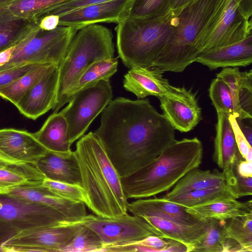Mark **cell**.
Returning a JSON list of instances; mask_svg holds the SVG:
<instances>
[{"instance_id":"9c48e42d","label":"cell","mask_w":252,"mask_h":252,"mask_svg":"<svg viewBox=\"0 0 252 252\" xmlns=\"http://www.w3.org/2000/svg\"><path fill=\"white\" fill-rule=\"evenodd\" d=\"M82 226L76 222L21 230L1 243L0 252H60Z\"/></svg>"},{"instance_id":"83f0119b","label":"cell","mask_w":252,"mask_h":252,"mask_svg":"<svg viewBox=\"0 0 252 252\" xmlns=\"http://www.w3.org/2000/svg\"><path fill=\"white\" fill-rule=\"evenodd\" d=\"M228 87L234 99L252 116V71L241 72L238 67H225L216 75Z\"/></svg>"},{"instance_id":"f35d334b","label":"cell","mask_w":252,"mask_h":252,"mask_svg":"<svg viewBox=\"0 0 252 252\" xmlns=\"http://www.w3.org/2000/svg\"><path fill=\"white\" fill-rule=\"evenodd\" d=\"M49 191L68 200L87 202L82 187L80 186L55 181L45 178L41 185Z\"/></svg>"},{"instance_id":"74e56055","label":"cell","mask_w":252,"mask_h":252,"mask_svg":"<svg viewBox=\"0 0 252 252\" xmlns=\"http://www.w3.org/2000/svg\"><path fill=\"white\" fill-rule=\"evenodd\" d=\"M103 248V244L99 236L92 229L83 225L60 252H101Z\"/></svg>"},{"instance_id":"4dcf8cb0","label":"cell","mask_w":252,"mask_h":252,"mask_svg":"<svg viewBox=\"0 0 252 252\" xmlns=\"http://www.w3.org/2000/svg\"><path fill=\"white\" fill-rule=\"evenodd\" d=\"M72 0H12L1 11L29 22L38 23L56 6ZM1 12V11H0Z\"/></svg>"},{"instance_id":"8d00e7d4","label":"cell","mask_w":252,"mask_h":252,"mask_svg":"<svg viewBox=\"0 0 252 252\" xmlns=\"http://www.w3.org/2000/svg\"><path fill=\"white\" fill-rule=\"evenodd\" d=\"M223 228L226 238L236 241L245 252H252V214L228 219Z\"/></svg>"},{"instance_id":"4fadbf2b","label":"cell","mask_w":252,"mask_h":252,"mask_svg":"<svg viewBox=\"0 0 252 252\" xmlns=\"http://www.w3.org/2000/svg\"><path fill=\"white\" fill-rule=\"evenodd\" d=\"M196 95L191 89L172 86L167 94L158 98L162 114L174 129L189 132L202 120Z\"/></svg>"},{"instance_id":"4316f807","label":"cell","mask_w":252,"mask_h":252,"mask_svg":"<svg viewBox=\"0 0 252 252\" xmlns=\"http://www.w3.org/2000/svg\"><path fill=\"white\" fill-rule=\"evenodd\" d=\"M40 29L37 23L18 19L0 12V53L37 35Z\"/></svg>"},{"instance_id":"5bb4252c","label":"cell","mask_w":252,"mask_h":252,"mask_svg":"<svg viewBox=\"0 0 252 252\" xmlns=\"http://www.w3.org/2000/svg\"><path fill=\"white\" fill-rule=\"evenodd\" d=\"M252 19H248L243 14L234 0H228L201 52L240 41L252 34Z\"/></svg>"},{"instance_id":"d590c367","label":"cell","mask_w":252,"mask_h":252,"mask_svg":"<svg viewBox=\"0 0 252 252\" xmlns=\"http://www.w3.org/2000/svg\"><path fill=\"white\" fill-rule=\"evenodd\" d=\"M206 220V234L192 246L189 252H223L227 239L225 237L223 228L225 220L213 218H207Z\"/></svg>"},{"instance_id":"60d3db41","label":"cell","mask_w":252,"mask_h":252,"mask_svg":"<svg viewBox=\"0 0 252 252\" xmlns=\"http://www.w3.org/2000/svg\"><path fill=\"white\" fill-rule=\"evenodd\" d=\"M108 0H72L56 6L48 14H55L60 16L67 12L88 5Z\"/></svg>"},{"instance_id":"9a60e30c","label":"cell","mask_w":252,"mask_h":252,"mask_svg":"<svg viewBox=\"0 0 252 252\" xmlns=\"http://www.w3.org/2000/svg\"><path fill=\"white\" fill-rule=\"evenodd\" d=\"M58 81L59 67L55 65L27 92L15 106L26 117L37 119L55 107Z\"/></svg>"},{"instance_id":"ab89813d","label":"cell","mask_w":252,"mask_h":252,"mask_svg":"<svg viewBox=\"0 0 252 252\" xmlns=\"http://www.w3.org/2000/svg\"><path fill=\"white\" fill-rule=\"evenodd\" d=\"M234 181L230 190L235 198L251 195L252 194V177H245L239 175L234 168Z\"/></svg>"},{"instance_id":"6da1fadb","label":"cell","mask_w":252,"mask_h":252,"mask_svg":"<svg viewBox=\"0 0 252 252\" xmlns=\"http://www.w3.org/2000/svg\"><path fill=\"white\" fill-rule=\"evenodd\" d=\"M174 130L148 99L120 97L104 109L94 132L122 178L151 162L174 142Z\"/></svg>"},{"instance_id":"1f68e13d","label":"cell","mask_w":252,"mask_h":252,"mask_svg":"<svg viewBox=\"0 0 252 252\" xmlns=\"http://www.w3.org/2000/svg\"><path fill=\"white\" fill-rule=\"evenodd\" d=\"M55 65L49 63L38 65L13 82L0 87V96L15 106L27 92Z\"/></svg>"},{"instance_id":"7dc6e473","label":"cell","mask_w":252,"mask_h":252,"mask_svg":"<svg viewBox=\"0 0 252 252\" xmlns=\"http://www.w3.org/2000/svg\"><path fill=\"white\" fill-rule=\"evenodd\" d=\"M237 120V119H236ZM243 120H237L238 125L244 134L245 138L250 145H252V127L243 124Z\"/></svg>"},{"instance_id":"bcb514c9","label":"cell","mask_w":252,"mask_h":252,"mask_svg":"<svg viewBox=\"0 0 252 252\" xmlns=\"http://www.w3.org/2000/svg\"><path fill=\"white\" fill-rule=\"evenodd\" d=\"M237 3L243 14L248 19L251 18L252 14V0H234Z\"/></svg>"},{"instance_id":"484cf974","label":"cell","mask_w":252,"mask_h":252,"mask_svg":"<svg viewBox=\"0 0 252 252\" xmlns=\"http://www.w3.org/2000/svg\"><path fill=\"white\" fill-rule=\"evenodd\" d=\"M186 211L199 220L213 218L226 220L252 214V201L240 202L236 199H221L190 208Z\"/></svg>"},{"instance_id":"30bf717a","label":"cell","mask_w":252,"mask_h":252,"mask_svg":"<svg viewBox=\"0 0 252 252\" xmlns=\"http://www.w3.org/2000/svg\"><path fill=\"white\" fill-rule=\"evenodd\" d=\"M78 222L94 231L101 239L103 247L138 241L151 235L163 238L160 231L143 218L128 214L116 218L87 215Z\"/></svg>"},{"instance_id":"c3c4849f","label":"cell","mask_w":252,"mask_h":252,"mask_svg":"<svg viewBox=\"0 0 252 252\" xmlns=\"http://www.w3.org/2000/svg\"><path fill=\"white\" fill-rule=\"evenodd\" d=\"M191 0H173L170 9H180L190 2Z\"/></svg>"},{"instance_id":"52a82bcc","label":"cell","mask_w":252,"mask_h":252,"mask_svg":"<svg viewBox=\"0 0 252 252\" xmlns=\"http://www.w3.org/2000/svg\"><path fill=\"white\" fill-rule=\"evenodd\" d=\"M78 31L59 26L50 31L40 30L33 37L12 47L8 61L0 66V71L27 64L49 63L59 66Z\"/></svg>"},{"instance_id":"8992f818","label":"cell","mask_w":252,"mask_h":252,"mask_svg":"<svg viewBox=\"0 0 252 252\" xmlns=\"http://www.w3.org/2000/svg\"><path fill=\"white\" fill-rule=\"evenodd\" d=\"M114 44L111 31L106 27L94 24L78 31L67 54L59 67V81L54 113L62 108L65 93L80 75L93 63L112 58Z\"/></svg>"},{"instance_id":"603a6c76","label":"cell","mask_w":252,"mask_h":252,"mask_svg":"<svg viewBox=\"0 0 252 252\" xmlns=\"http://www.w3.org/2000/svg\"><path fill=\"white\" fill-rule=\"evenodd\" d=\"M142 218L160 231L164 238L184 244L187 247L188 252H189L192 246L206 233V219L197 223L188 225L160 218L145 217Z\"/></svg>"},{"instance_id":"836d02e7","label":"cell","mask_w":252,"mask_h":252,"mask_svg":"<svg viewBox=\"0 0 252 252\" xmlns=\"http://www.w3.org/2000/svg\"><path fill=\"white\" fill-rule=\"evenodd\" d=\"M163 198L186 208L221 199H236L228 187L199 189Z\"/></svg>"},{"instance_id":"8fae6325","label":"cell","mask_w":252,"mask_h":252,"mask_svg":"<svg viewBox=\"0 0 252 252\" xmlns=\"http://www.w3.org/2000/svg\"><path fill=\"white\" fill-rule=\"evenodd\" d=\"M0 222L10 227L15 232L35 227L72 223L49 207L1 194Z\"/></svg>"},{"instance_id":"7a4b0ae2","label":"cell","mask_w":252,"mask_h":252,"mask_svg":"<svg viewBox=\"0 0 252 252\" xmlns=\"http://www.w3.org/2000/svg\"><path fill=\"white\" fill-rule=\"evenodd\" d=\"M73 152L87 199L86 206L102 217L116 218L127 214L129 203L121 178L94 132L80 137Z\"/></svg>"},{"instance_id":"7402d4cb","label":"cell","mask_w":252,"mask_h":252,"mask_svg":"<svg viewBox=\"0 0 252 252\" xmlns=\"http://www.w3.org/2000/svg\"><path fill=\"white\" fill-rule=\"evenodd\" d=\"M37 165L46 178L81 186V177L74 152L68 154L48 152Z\"/></svg>"},{"instance_id":"681fc988","label":"cell","mask_w":252,"mask_h":252,"mask_svg":"<svg viewBox=\"0 0 252 252\" xmlns=\"http://www.w3.org/2000/svg\"><path fill=\"white\" fill-rule=\"evenodd\" d=\"M11 0H0V12L1 11Z\"/></svg>"},{"instance_id":"3957f363","label":"cell","mask_w":252,"mask_h":252,"mask_svg":"<svg viewBox=\"0 0 252 252\" xmlns=\"http://www.w3.org/2000/svg\"><path fill=\"white\" fill-rule=\"evenodd\" d=\"M203 148L197 137L175 140L151 162L121 178L127 199L155 196L173 188L189 171L202 162Z\"/></svg>"},{"instance_id":"f546056e","label":"cell","mask_w":252,"mask_h":252,"mask_svg":"<svg viewBox=\"0 0 252 252\" xmlns=\"http://www.w3.org/2000/svg\"><path fill=\"white\" fill-rule=\"evenodd\" d=\"M117 58L104 59L97 61L90 65L80 75L70 89L65 93L62 102V107L77 92L94 85L101 80H109L117 71Z\"/></svg>"},{"instance_id":"b9f144b4","label":"cell","mask_w":252,"mask_h":252,"mask_svg":"<svg viewBox=\"0 0 252 252\" xmlns=\"http://www.w3.org/2000/svg\"><path fill=\"white\" fill-rule=\"evenodd\" d=\"M39 64H27L0 71V87L9 84Z\"/></svg>"},{"instance_id":"f1b7e54d","label":"cell","mask_w":252,"mask_h":252,"mask_svg":"<svg viewBox=\"0 0 252 252\" xmlns=\"http://www.w3.org/2000/svg\"><path fill=\"white\" fill-rule=\"evenodd\" d=\"M227 187L222 172L215 169L212 172L194 168L189 171L164 197H170L192 190Z\"/></svg>"},{"instance_id":"ac0fdd59","label":"cell","mask_w":252,"mask_h":252,"mask_svg":"<svg viewBox=\"0 0 252 252\" xmlns=\"http://www.w3.org/2000/svg\"><path fill=\"white\" fill-rule=\"evenodd\" d=\"M8 195L49 207L59 212L68 221L72 223L78 222L87 215L84 203L63 198L42 187L19 188Z\"/></svg>"},{"instance_id":"2e32d148","label":"cell","mask_w":252,"mask_h":252,"mask_svg":"<svg viewBox=\"0 0 252 252\" xmlns=\"http://www.w3.org/2000/svg\"><path fill=\"white\" fill-rule=\"evenodd\" d=\"M213 158L223 170L227 186L230 190L234 181V168L245 159L237 147L228 115L222 113H217Z\"/></svg>"},{"instance_id":"277c9868","label":"cell","mask_w":252,"mask_h":252,"mask_svg":"<svg viewBox=\"0 0 252 252\" xmlns=\"http://www.w3.org/2000/svg\"><path fill=\"white\" fill-rule=\"evenodd\" d=\"M225 0H192L179 9L170 37L153 66L162 72H182L201 53L200 42L208 23Z\"/></svg>"},{"instance_id":"ba28073f","label":"cell","mask_w":252,"mask_h":252,"mask_svg":"<svg viewBox=\"0 0 252 252\" xmlns=\"http://www.w3.org/2000/svg\"><path fill=\"white\" fill-rule=\"evenodd\" d=\"M109 80L100 81L74 94L60 113L66 121L70 144L83 136L94 119L112 100Z\"/></svg>"},{"instance_id":"ee69618b","label":"cell","mask_w":252,"mask_h":252,"mask_svg":"<svg viewBox=\"0 0 252 252\" xmlns=\"http://www.w3.org/2000/svg\"><path fill=\"white\" fill-rule=\"evenodd\" d=\"M59 16L55 14H48L41 17L38 21L41 30L50 31L59 26Z\"/></svg>"},{"instance_id":"e0dca14e","label":"cell","mask_w":252,"mask_h":252,"mask_svg":"<svg viewBox=\"0 0 252 252\" xmlns=\"http://www.w3.org/2000/svg\"><path fill=\"white\" fill-rule=\"evenodd\" d=\"M128 0H110L88 5L60 16L59 26L78 30L99 23H118L123 19Z\"/></svg>"},{"instance_id":"5b68a950","label":"cell","mask_w":252,"mask_h":252,"mask_svg":"<svg viewBox=\"0 0 252 252\" xmlns=\"http://www.w3.org/2000/svg\"><path fill=\"white\" fill-rule=\"evenodd\" d=\"M178 9L150 19L125 18L117 23V47L128 68H150L166 46Z\"/></svg>"},{"instance_id":"d4e9b609","label":"cell","mask_w":252,"mask_h":252,"mask_svg":"<svg viewBox=\"0 0 252 252\" xmlns=\"http://www.w3.org/2000/svg\"><path fill=\"white\" fill-rule=\"evenodd\" d=\"M33 133L50 152L65 154L72 152L70 149L67 123L60 112L50 115L40 129Z\"/></svg>"},{"instance_id":"44dd1931","label":"cell","mask_w":252,"mask_h":252,"mask_svg":"<svg viewBox=\"0 0 252 252\" xmlns=\"http://www.w3.org/2000/svg\"><path fill=\"white\" fill-rule=\"evenodd\" d=\"M163 73L153 68H132L125 74L123 86L138 99L148 96L159 98L172 87L168 80L163 77Z\"/></svg>"},{"instance_id":"e575fe53","label":"cell","mask_w":252,"mask_h":252,"mask_svg":"<svg viewBox=\"0 0 252 252\" xmlns=\"http://www.w3.org/2000/svg\"><path fill=\"white\" fill-rule=\"evenodd\" d=\"M173 0H128L123 19H150L162 16L170 10Z\"/></svg>"},{"instance_id":"cb8c5ba5","label":"cell","mask_w":252,"mask_h":252,"mask_svg":"<svg viewBox=\"0 0 252 252\" xmlns=\"http://www.w3.org/2000/svg\"><path fill=\"white\" fill-rule=\"evenodd\" d=\"M45 178L37 165H15L0 163V194L8 195L21 187H40Z\"/></svg>"},{"instance_id":"f6af8a7d","label":"cell","mask_w":252,"mask_h":252,"mask_svg":"<svg viewBox=\"0 0 252 252\" xmlns=\"http://www.w3.org/2000/svg\"><path fill=\"white\" fill-rule=\"evenodd\" d=\"M234 167L239 175L245 177H252V162L244 159Z\"/></svg>"},{"instance_id":"d6986e66","label":"cell","mask_w":252,"mask_h":252,"mask_svg":"<svg viewBox=\"0 0 252 252\" xmlns=\"http://www.w3.org/2000/svg\"><path fill=\"white\" fill-rule=\"evenodd\" d=\"M195 62L210 70L250 65L252 63V35L230 45L202 52Z\"/></svg>"},{"instance_id":"d6a6232c","label":"cell","mask_w":252,"mask_h":252,"mask_svg":"<svg viewBox=\"0 0 252 252\" xmlns=\"http://www.w3.org/2000/svg\"><path fill=\"white\" fill-rule=\"evenodd\" d=\"M209 95L217 113L232 115L237 120L251 119L252 116L244 111L232 95L228 86L216 77L212 80Z\"/></svg>"},{"instance_id":"ffe728a7","label":"cell","mask_w":252,"mask_h":252,"mask_svg":"<svg viewBox=\"0 0 252 252\" xmlns=\"http://www.w3.org/2000/svg\"><path fill=\"white\" fill-rule=\"evenodd\" d=\"M186 207L163 198L139 199L128 203L127 211L141 218L153 217L192 225L200 222L186 210Z\"/></svg>"},{"instance_id":"7bdbcfd3","label":"cell","mask_w":252,"mask_h":252,"mask_svg":"<svg viewBox=\"0 0 252 252\" xmlns=\"http://www.w3.org/2000/svg\"><path fill=\"white\" fill-rule=\"evenodd\" d=\"M228 119L233 131L238 150L242 157L245 159L250 151L252 150V146L250 145L242 132L236 118L230 115L228 116Z\"/></svg>"},{"instance_id":"7c38bea8","label":"cell","mask_w":252,"mask_h":252,"mask_svg":"<svg viewBox=\"0 0 252 252\" xmlns=\"http://www.w3.org/2000/svg\"><path fill=\"white\" fill-rule=\"evenodd\" d=\"M48 152L33 133L13 128L0 129V163L36 165Z\"/></svg>"}]
</instances>
